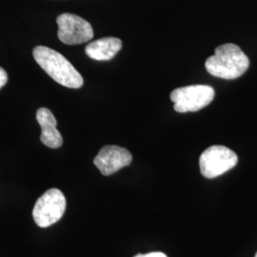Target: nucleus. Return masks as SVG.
I'll list each match as a JSON object with an SVG mask.
<instances>
[{
    "instance_id": "obj_3",
    "label": "nucleus",
    "mask_w": 257,
    "mask_h": 257,
    "mask_svg": "<svg viewBox=\"0 0 257 257\" xmlns=\"http://www.w3.org/2000/svg\"><path fill=\"white\" fill-rule=\"evenodd\" d=\"M66 210V198L58 189H50L38 199L33 210V217L38 227L48 228L60 220Z\"/></svg>"
},
{
    "instance_id": "obj_4",
    "label": "nucleus",
    "mask_w": 257,
    "mask_h": 257,
    "mask_svg": "<svg viewBox=\"0 0 257 257\" xmlns=\"http://www.w3.org/2000/svg\"><path fill=\"white\" fill-rule=\"evenodd\" d=\"M215 92L208 85H191L175 89L171 92V100L177 112L197 111L210 105Z\"/></svg>"
},
{
    "instance_id": "obj_8",
    "label": "nucleus",
    "mask_w": 257,
    "mask_h": 257,
    "mask_svg": "<svg viewBox=\"0 0 257 257\" xmlns=\"http://www.w3.org/2000/svg\"><path fill=\"white\" fill-rule=\"evenodd\" d=\"M37 122L41 127V142L51 149H58L63 144V138L56 128L57 122L53 112L47 108H40L37 111Z\"/></svg>"
},
{
    "instance_id": "obj_7",
    "label": "nucleus",
    "mask_w": 257,
    "mask_h": 257,
    "mask_svg": "<svg viewBox=\"0 0 257 257\" xmlns=\"http://www.w3.org/2000/svg\"><path fill=\"white\" fill-rule=\"evenodd\" d=\"M133 161V156L125 148L108 145L102 148L98 155L93 159V163L100 171L102 175H113L120 169L130 165Z\"/></svg>"
},
{
    "instance_id": "obj_10",
    "label": "nucleus",
    "mask_w": 257,
    "mask_h": 257,
    "mask_svg": "<svg viewBox=\"0 0 257 257\" xmlns=\"http://www.w3.org/2000/svg\"><path fill=\"white\" fill-rule=\"evenodd\" d=\"M8 82V74L6 71L0 67V90Z\"/></svg>"
},
{
    "instance_id": "obj_2",
    "label": "nucleus",
    "mask_w": 257,
    "mask_h": 257,
    "mask_svg": "<svg viewBox=\"0 0 257 257\" xmlns=\"http://www.w3.org/2000/svg\"><path fill=\"white\" fill-rule=\"evenodd\" d=\"M249 66L248 56L240 47L227 43L215 49L214 55L210 56L205 67L209 74L222 79H235L247 72Z\"/></svg>"
},
{
    "instance_id": "obj_11",
    "label": "nucleus",
    "mask_w": 257,
    "mask_h": 257,
    "mask_svg": "<svg viewBox=\"0 0 257 257\" xmlns=\"http://www.w3.org/2000/svg\"><path fill=\"white\" fill-rule=\"evenodd\" d=\"M135 257H168L165 253L160 252V251H155V252H150V253H145V254H138Z\"/></svg>"
},
{
    "instance_id": "obj_12",
    "label": "nucleus",
    "mask_w": 257,
    "mask_h": 257,
    "mask_svg": "<svg viewBox=\"0 0 257 257\" xmlns=\"http://www.w3.org/2000/svg\"><path fill=\"white\" fill-rule=\"evenodd\" d=\"M255 257H257V252H256V254H255Z\"/></svg>"
},
{
    "instance_id": "obj_5",
    "label": "nucleus",
    "mask_w": 257,
    "mask_h": 257,
    "mask_svg": "<svg viewBox=\"0 0 257 257\" xmlns=\"http://www.w3.org/2000/svg\"><path fill=\"white\" fill-rule=\"evenodd\" d=\"M236 154L225 146H211L206 149L199 158L200 171L206 178H215L227 173L237 164Z\"/></svg>"
},
{
    "instance_id": "obj_6",
    "label": "nucleus",
    "mask_w": 257,
    "mask_h": 257,
    "mask_svg": "<svg viewBox=\"0 0 257 257\" xmlns=\"http://www.w3.org/2000/svg\"><path fill=\"white\" fill-rule=\"evenodd\" d=\"M57 36L61 42L68 45H79L93 37L92 25L82 18L73 14H62L56 19Z\"/></svg>"
},
{
    "instance_id": "obj_9",
    "label": "nucleus",
    "mask_w": 257,
    "mask_h": 257,
    "mask_svg": "<svg viewBox=\"0 0 257 257\" xmlns=\"http://www.w3.org/2000/svg\"><path fill=\"white\" fill-rule=\"evenodd\" d=\"M122 48V41L116 37H104L92 41L85 48L89 57L98 61L112 59Z\"/></svg>"
},
{
    "instance_id": "obj_1",
    "label": "nucleus",
    "mask_w": 257,
    "mask_h": 257,
    "mask_svg": "<svg viewBox=\"0 0 257 257\" xmlns=\"http://www.w3.org/2000/svg\"><path fill=\"white\" fill-rule=\"evenodd\" d=\"M33 55L37 64L56 82L71 89L82 87L84 80L81 74L60 53L48 47L37 46Z\"/></svg>"
}]
</instances>
